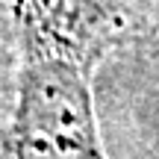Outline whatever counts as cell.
<instances>
[{
  "instance_id": "obj_1",
  "label": "cell",
  "mask_w": 159,
  "mask_h": 159,
  "mask_svg": "<svg viewBox=\"0 0 159 159\" xmlns=\"http://www.w3.org/2000/svg\"><path fill=\"white\" fill-rule=\"evenodd\" d=\"M21 41V91L0 159H106L94 68L130 35L100 0H6Z\"/></svg>"
}]
</instances>
